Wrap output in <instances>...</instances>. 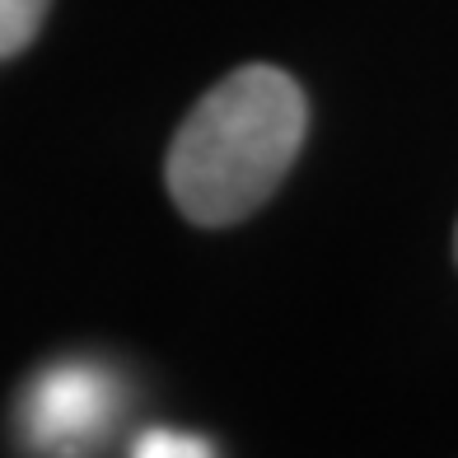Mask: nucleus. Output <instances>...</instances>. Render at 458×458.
<instances>
[{
    "mask_svg": "<svg viewBox=\"0 0 458 458\" xmlns=\"http://www.w3.org/2000/svg\"><path fill=\"white\" fill-rule=\"evenodd\" d=\"M309 131L304 89L276 66H239L197 98L164 159L174 206L206 229L239 225L290 174Z\"/></svg>",
    "mask_w": 458,
    "mask_h": 458,
    "instance_id": "f257e3e1",
    "label": "nucleus"
},
{
    "mask_svg": "<svg viewBox=\"0 0 458 458\" xmlns=\"http://www.w3.org/2000/svg\"><path fill=\"white\" fill-rule=\"evenodd\" d=\"M47 10H52V0H0V61L19 56L33 43Z\"/></svg>",
    "mask_w": 458,
    "mask_h": 458,
    "instance_id": "7ed1b4c3",
    "label": "nucleus"
},
{
    "mask_svg": "<svg viewBox=\"0 0 458 458\" xmlns=\"http://www.w3.org/2000/svg\"><path fill=\"white\" fill-rule=\"evenodd\" d=\"M117 416V379L94 365H52L24 393L19 430L43 458H80Z\"/></svg>",
    "mask_w": 458,
    "mask_h": 458,
    "instance_id": "f03ea898",
    "label": "nucleus"
},
{
    "mask_svg": "<svg viewBox=\"0 0 458 458\" xmlns=\"http://www.w3.org/2000/svg\"><path fill=\"white\" fill-rule=\"evenodd\" d=\"M131 458H216L211 445L197 440V435H178V430H145Z\"/></svg>",
    "mask_w": 458,
    "mask_h": 458,
    "instance_id": "20e7f679",
    "label": "nucleus"
}]
</instances>
